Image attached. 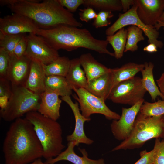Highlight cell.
<instances>
[{"label": "cell", "mask_w": 164, "mask_h": 164, "mask_svg": "<svg viewBox=\"0 0 164 164\" xmlns=\"http://www.w3.org/2000/svg\"><path fill=\"white\" fill-rule=\"evenodd\" d=\"M5 164H28L43 157V151L33 125L26 118L10 125L4 140Z\"/></svg>", "instance_id": "1"}, {"label": "cell", "mask_w": 164, "mask_h": 164, "mask_svg": "<svg viewBox=\"0 0 164 164\" xmlns=\"http://www.w3.org/2000/svg\"><path fill=\"white\" fill-rule=\"evenodd\" d=\"M5 4L14 12L29 18L39 29H49L61 25L79 28L82 24L62 6L58 0H6Z\"/></svg>", "instance_id": "2"}, {"label": "cell", "mask_w": 164, "mask_h": 164, "mask_svg": "<svg viewBox=\"0 0 164 164\" xmlns=\"http://www.w3.org/2000/svg\"><path fill=\"white\" fill-rule=\"evenodd\" d=\"M36 34L57 51L63 49L70 51L83 48L114 57V53L107 48L109 43L106 40L95 38L86 28L61 25L49 29H39Z\"/></svg>", "instance_id": "3"}, {"label": "cell", "mask_w": 164, "mask_h": 164, "mask_svg": "<svg viewBox=\"0 0 164 164\" xmlns=\"http://www.w3.org/2000/svg\"><path fill=\"white\" fill-rule=\"evenodd\" d=\"M25 118L33 126L43 149V157L47 160L58 156L65 147L60 124L37 111L27 113Z\"/></svg>", "instance_id": "4"}, {"label": "cell", "mask_w": 164, "mask_h": 164, "mask_svg": "<svg viewBox=\"0 0 164 164\" xmlns=\"http://www.w3.org/2000/svg\"><path fill=\"white\" fill-rule=\"evenodd\" d=\"M163 115L145 117L138 113L129 136L112 151L139 148L152 138L164 139Z\"/></svg>", "instance_id": "5"}, {"label": "cell", "mask_w": 164, "mask_h": 164, "mask_svg": "<svg viewBox=\"0 0 164 164\" xmlns=\"http://www.w3.org/2000/svg\"><path fill=\"white\" fill-rule=\"evenodd\" d=\"M11 95L5 107L1 109L2 118L10 122L32 111H37L40 103V95L25 86L12 87Z\"/></svg>", "instance_id": "6"}, {"label": "cell", "mask_w": 164, "mask_h": 164, "mask_svg": "<svg viewBox=\"0 0 164 164\" xmlns=\"http://www.w3.org/2000/svg\"><path fill=\"white\" fill-rule=\"evenodd\" d=\"M137 5L135 4L126 12L120 13L115 22L107 29L105 34L107 36L113 35L119 29L127 26L135 25L143 31L148 38L149 43H153L158 48H162L164 44L158 39L159 33L154 26L144 24L139 19L137 13Z\"/></svg>", "instance_id": "7"}, {"label": "cell", "mask_w": 164, "mask_h": 164, "mask_svg": "<svg viewBox=\"0 0 164 164\" xmlns=\"http://www.w3.org/2000/svg\"><path fill=\"white\" fill-rule=\"evenodd\" d=\"M72 90L76 94L73 97L78 102L81 114L85 118H90L92 114H98L110 120H118L120 118V115L108 107L105 101L91 93L86 89L73 87Z\"/></svg>", "instance_id": "8"}, {"label": "cell", "mask_w": 164, "mask_h": 164, "mask_svg": "<svg viewBox=\"0 0 164 164\" xmlns=\"http://www.w3.org/2000/svg\"><path fill=\"white\" fill-rule=\"evenodd\" d=\"M146 91L143 86L141 78L135 76L115 86L108 99L115 103L132 106L144 99Z\"/></svg>", "instance_id": "9"}, {"label": "cell", "mask_w": 164, "mask_h": 164, "mask_svg": "<svg viewBox=\"0 0 164 164\" xmlns=\"http://www.w3.org/2000/svg\"><path fill=\"white\" fill-rule=\"evenodd\" d=\"M27 36L28 45L25 56L31 61L47 65L60 56L58 51L43 38L33 33L29 34Z\"/></svg>", "instance_id": "10"}, {"label": "cell", "mask_w": 164, "mask_h": 164, "mask_svg": "<svg viewBox=\"0 0 164 164\" xmlns=\"http://www.w3.org/2000/svg\"><path fill=\"white\" fill-rule=\"evenodd\" d=\"M144 101L143 99L129 108H122L120 118L118 120H113L110 125L111 132L115 139L123 141L129 136Z\"/></svg>", "instance_id": "11"}, {"label": "cell", "mask_w": 164, "mask_h": 164, "mask_svg": "<svg viewBox=\"0 0 164 164\" xmlns=\"http://www.w3.org/2000/svg\"><path fill=\"white\" fill-rule=\"evenodd\" d=\"M39 28L27 17L14 13L0 18V32L5 35L36 34Z\"/></svg>", "instance_id": "12"}, {"label": "cell", "mask_w": 164, "mask_h": 164, "mask_svg": "<svg viewBox=\"0 0 164 164\" xmlns=\"http://www.w3.org/2000/svg\"><path fill=\"white\" fill-rule=\"evenodd\" d=\"M137 13L145 25L154 26L164 11V0H135Z\"/></svg>", "instance_id": "13"}, {"label": "cell", "mask_w": 164, "mask_h": 164, "mask_svg": "<svg viewBox=\"0 0 164 164\" xmlns=\"http://www.w3.org/2000/svg\"><path fill=\"white\" fill-rule=\"evenodd\" d=\"M61 98L71 108L75 120V127L73 132L71 134L67 136V140L68 142L75 141L77 146L80 143L88 145L92 144L94 141L86 136L84 130L85 122L86 121H89L91 118H86L80 112L78 102H73L70 96L62 97Z\"/></svg>", "instance_id": "14"}, {"label": "cell", "mask_w": 164, "mask_h": 164, "mask_svg": "<svg viewBox=\"0 0 164 164\" xmlns=\"http://www.w3.org/2000/svg\"><path fill=\"white\" fill-rule=\"evenodd\" d=\"M31 61L25 56L18 59L11 56L8 80L11 87L25 86L29 72Z\"/></svg>", "instance_id": "15"}, {"label": "cell", "mask_w": 164, "mask_h": 164, "mask_svg": "<svg viewBox=\"0 0 164 164\" xmlns=\"http://www.w3.org/2000/svg\"><path fill=\"white\" fill-rule=\"evenodd\" d=\"M77 146V142H68L67 148L55 157L46 160L45 162L48 164H54L62 160L69 161L73 164H105L104 159L101 158L97 160L91 159L88 157V153L84 149L79 148L82 155L80 156L75 152L74 148Z\"/></svg>", "instance_id": "16"}, {"label": "cell", "mask_w": 164, "mask_h": 164, "mask_svg": "<svg viewBox=\"0 0 164 164\" xmlns=\"http://www.w3.org/2000/svg\"><path fill=\"white\" fill-rule=\"evenodd\" d=\"M56 93L45 91L40 95V103L37 111L45 117L57 121L60 117L62 100Z\"/></svg>", "instance_id": "17"}, {"label": "cell", "mask_w": 164, "mask_h": 164, "mask_svg": "<svg viewBox=\"0 0 164 164\" xmlns=\"http://www.w3.org/2000/svg\"><path fill=\"white\" fill-rule=\"evenodd\" d=\"M46 77L43 64L31 61L29 72L25 87L35 93L40 95L46 90Z\"/></svg>", "instance_id": "18"}, {"label": "cell", "mask_w": 164, "mask_h": 164, "mask_svg": "<svg viewBox=\"0 0 164 164\" xmlns=\"http://www.w3.org/2000/svg\"><path fill=\"white\" fill-rule=\"evenodd\" d=\"M113 82L111 72L88 81L86 88L88 91L105 101L111 91Z\"/></svg>", "instance_id": "19"}, {"label": "cell", "mask_w": 164, "mask_h": 164, "mask_svg": "<svg viewBox=\"0 0 164 164\" xmlns=\"http://www.w3.org/2000/svg\"><path fill=\"white\" fill-rule=\"evenodd\" d=\"M79 58L88 81L110 72V68L99 62L90 53L82 54Z\"/></svg>", "instance_id": "20"}, {"label": "cell", "mask_w": 164, "mask_h": 164, "mask_svg": "<svg viewBox=\"0 0 164 164\" xmlns=\"http://www.w3.org/2000/svg\"><path fill=\"white\" fill-rule=\"evenodd\" d=\"M81 66L79 58L70 60L69 70L65 77L72 89L73 87H87L88 81Z\"/></svg>", "instance_id": "21"}, {"label": "cell", "mask_w": 164, "mask_h": 164, "mask_svg": "<svg viewBox=\"0 0 164 164\" xmlns=\"http://www.w3.org/2000/svg\"><path fill=\"white\" fill-rule=\"evenodd\" d=\"M144 67V64L129 62L119 68H110L113 77L112 89L119 83L135 76V75L141 72Z\"/></svg>", "instance_id": "22"}, {"label": "cell", "mask_w": 164, "mask_h": 164, "mask_svg": "<svg viewBox=\"0 0 164 164\" xmlns=\"http://www.w3.org/2000/svg\"><path fill=\"white\" fill-rule=\"evenodd\" d=\"M144 67L141 72L142 74V83L144 89L149 94L152 101H155L158 96L162 100L163 97L155 81L153 75V63L151 62H145Z\"/></svg>", "instance_id": "23"}, {"label": "cell", "mask_w": 164, "mask_h": 164, "mask_svg": "<svg viewBox=\"0 0 164 164\" xmlns=\"http://www.w3.org/2000/svg\"><path fill=\"white\" fill-rule=\"evenodd\" d=\"M45 84L46 90L56 93L61 97L70 96L72 94L73 90L65 77L55 75L46 76Z\"/></svg>", "instance_id": "24"}, {"label": "cell", "mask_w": 164, "mask_h": 164, "mask_svg": "<svg viewBox=\"0 0 164 164\" xmlns=\"http://www.w3.org/2000/svg\"><path fill=\"white\" fill-rule=\"evenodd\" d=\"M128 30L124 27L113 35L107 36L106 40L114 49V57L119 59L123 56L127 42Z\"/></svg>", "instance_id": "25"}, {"label": "cell", "mask_w": 164, "mask_h": 164, "mask_svg": "<svg viewBox=\"0 0 164 164\" xmlns=\"http://www.w3.org/2000/svg\"><path fill=\"white\" fill-rule=\"evenodd\" d=\"M70 60L66 56H59L47 65L43 64L46 76L55 75L66 77L69 70Z\"/></svg>", "instance_id": "26"}, {"label": "cell", "mask_w": 164, "mask_h": 164, "mask_svg": "<svg viewBox=\"0 0 164 164\" xmlns=\"http://www.w3.org/2000/svg\"><path fill=\"white\" fill-rule=\"evenodd\" d=\"M84 5L100 11H121L122 10L120 0H84Z\"/></svg>", "instance_id": "27"}, {"label": "cell", "mask_w": 164, "mask_h": 164, "mask_svg": "<svg viewBox=\"0 0 164 164\" xmlns=\"http://www.w3.org/2000/svg\"><path fill=\"white\" fill-rule=\"evenodd\" d=\"M128 34L124 52H134L138 49L137 43L145 40L143 31L135 25H130L127 28Z\"/></svg>", "instance_id": "28"}, {"label": "cell", "mask_w": 164, "mask_h": 164, "mask_svg": "<svg viewBox=\"0 0 164 164\" xmlns=\"http://www.w3.org/2000/svg\"><path fill=\"white\" fill-rule=\"evenodd\" d=\"M138 114L145 117L164 115V100L158 99L153 103L144 101L140 107Z\"/></svg>", "instance_id": "29"}, {"label": "cell", "mask_w": 164, "mask_h": 164, "mask_svg": "<svg viewBox=\"0 0 164 164\" xmlns=\"http://www.w3.org/2000/svg\"><path fill=\"white\" fill-rule=\"evenodd\" d=\"M25 34L5 35L0 32V48L4 50L11 56H14L16 45Z\"/></svg>", "instance_id": "30"}, {"label": "cell", "mask_w": 164, "mask_h": 164, "mask_svg": "<svg viewBox=\"0 0 164 164\" xmlns=\"http://www.w3.org/2000/svg\"><path fill=\"white\" fill-rule=\"evenodd\" d=\"M10 83L8 79L0 78V106L2 109L5 107L12 94Z\"/></svg>", "instance_id": "31"}, {"label": "cell", "mask_w": 164, "mask_h": 164, "mask_svg": "<svg viewBox=\"0 0 164 164\" xmlns=\"http://www.w3.org/2000/svg\"><path fill=\"white\" fill-rule=\"evenodd\" d=\"M11 57L7 52L0 48V78L8 79Z\"/></svg>", "instance_id": "32"}, {"label": "cell", "mask_w": 164, "mask_h": 164, "mask_svg": "<svg viewBox=\"0 0 164 164\" xmlns=\"http://www.w3.org/2000/svg\"><path fill=\"white\" fill-rule=\"evenodd\" d=\"M113 16L114 14L111 12L100 11L94 19L92 25L96 28L107 26L111 23L109 19Z\"/></svg>", "instance_id": "33"}, {"label": "cell", "mask_w": 164, "mask_h": 164, "mask_svg": "<svg viewBox=\"0 0 164 164\" xmlns=\"http://www.w3.org/2000/svg\"><path fill=\"white\" fill-rule=\"evenodd\" d=\"M155 152L153 164H164V138H155L153 148Z\"/></svg>", "instance_id": "34"}, {"label": "cell", "mask_w": 164, "mask_h": 164, "mask_svg": "<svg viewBox=\"0 0 164 164\" xmlns=\"http://www.w3.org/2000/svg\"><path fill=\"white\" fill-rule=\"evenodd\" d=\"M28 45L27 35H24L16 45L14 51L15 56L19 59L25 56Z\"/></svg>", "instance_id": "35"}, {"label": "cell", "mask_w": 164, "mask_h": 164, "mask_svg": "<svg viewBox=\"0 0 164 164\" xmlns=\"http://www.w3.org/2000/svg\"><path fill=\"white\" fill-rule=\"evenodd\" d=\"M60 4L71 12H75L84 3V0H58Z\"/></svg>", "instance_id": "36"}, {"label": "cell", "mask_w": 164, "mask_h": 164, "mask_svg": "<svg viewBox=\"0 0 164 164\" xmlns=\"http://www.w3.org/2000/svg\"><path fill=\"white\" fill-rule=\"evenodd\" d=\"M155 152L154 148L149 152L146 150L141 151L140 158L134 164H153Z\"/></svg>", "instance_id": "37"}, {"label": "cell", "mask_w": 164, "mask_h": 164, "mask_svg": "<svg viewBox=\"0 0 164 164\" xmlns=\"http://www.w3.org/2000/svg\"><path fill=\"white\" fill-rule=\"evenodd\" d=\"M79 13V19L82 21L88 22L92 19H94L97 14L91 7H87L83 9H80Z\"/></svg>", "instance_id": "38"}, {"label": "cell", "mask_w": 164, "mask_h": 164, "mask_svg": "<svg viewBox=\"0 0 164 164\" xmlns=\"http://www.w3.org/2000/svg\"><path fill=\"white\" fill-rule=\"evenodd\" d=\"M122 8V11L126 12L130 9V6L135 4V0H121Z\"/></svg>", "instance_id": "39"}, {"label": "cell", "mask_w": 164, "mask_h": 164, "mask_svg": "<svg viewBox=\"0 0 164 164\" xmlns=\"http://www.w3.org/2000/svg\"><path fill=\"white\" fill-rule=\"evenodd\" d=\"M156 82L164 100V72L162 74L160 77L156 80Z\"/></svg>", "instance_id": "40"}, {"label": "cell", "mask_w": 164, "mask_h": 164, "mask_svg": "<svg viewBox=\"0 0 164 164\" xmlns=\"http://www.w3.org/2000/svg\"><path fill=\"white\" fill-rule=\"evenodd\" d=\"M157 48L155 44L151 43L145 47L143 48V50L144 51L152 53L156 52L157 51Z\"/></svg>", "instance_id": "41"}, {"label": "cell", "mask_w": 164, "mask_h": 164, "mask_svg": "<svg viewBox=\"0 0 164 164\" xmlns=\"http://www.w3.org/2000/svg\"><path fill=\"white\" fill-rule=\"evenodd\" d=\"M28 164H48L45 162H43L41 159V158L37 159L32 162Z\"/></svg>", "instance_id": "42"}, {"label": "cell", "mask_w": 164, "mask_h": 164, "mask_svg": "<svg viewBox=\"0 0 164 164\" xmlns=\"http://www.w3.org/2000/svg\"><path fill=\"white\" fill-rule=\"evenodd\" d=\"M164 26V22L159 21L158 23L154 26L158 30L161 27Z\"/></svg>", "instance_id": "43"}, {"label": "cell", "mask_w": 164, "mask_h": 164, "mask_svg": "<svg viewBox=\"0 0 164 164\" xmlns=\"http://www.w3.org/2000/svg\"><path fill=\"white\" fill-rule=\"evenodd\" d=\"M159 21H160L164 22V11L161 16Z\"/></svg>", "instance_id": "44"}, {"label": "cell", "mask_w": 164, "mask_h": 164, "mask_svg": "<svg viewBox=\"0 0 164 164\" xmlns=\"http://www.w3.org/2000/svg\"><path fill=\"white\" fill-rule=\"evenodd\" d=\"M163 123L164 124V115H163Z\"/></svg>", "instance_id": "45"}, {"label": "cell", "mask_w": 164, "mask_h": 164, "mask_svg": "<svg viewBox=\"0 0 164 164\" xmlns=\"http://www.w3.org/2000/svg\"><path fill=\"white\" fill-rule=\"evenodd\" d=\"M163 30H164V26L163 27Z\"/></svg>", "instance_id": "46"}]
</instances>
